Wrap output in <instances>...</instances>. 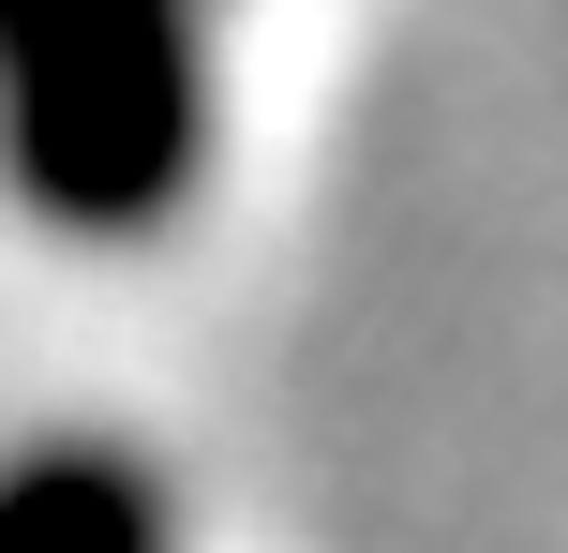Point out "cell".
<instances>
[{
    "label": "cell",
    "instance_id": "cell-1",
    "mask_svg": "<svg viewBox=\"0 0 568 553\" xmlns=\"http://www.w3.org/2000/svg\"><path fill=\"white\" fill-rule=\"evenodd\" d=\"M0 180L60 239H150L210 180L195 0H0Z\"/></svg>",
    "mask_w": 568,
    "mask_h": 553
},
{
    "label": "cell",
    "instance_id": "cell-2",
    "mask_svg": "<svg viewBox=\"0 0 568 553\" xmlns=\"http://www.w3.org/2000/svg\"><path fill=\"white\" fill-rule=\"evenodd\" d=\"M0 553H180V509L135 449L30 434V449H0Z\"/></svg>",
    "mask_w": 568,
    "mask_h": 553
}]
</instances>
